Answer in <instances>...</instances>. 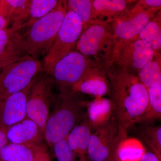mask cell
<instances>
[{
  "mask_svg": "<svg viewBox=\"0 0 161 161\" xmlns=\"http://www.w3.org/2000/svg\"><path fill=\"white\" fill-rule=\"evenodd\" d=\"M160 55L153 60L137 73L139 79L147 90L161 85Z\"/></svg>",
  "mask_w": 161,
  "mask_h": 161,
  "instance_id": "23",
  "label": "cell"
},
{
  "mask_svg": "<svg viewBox=\"0 0 161 161\" xmlns=\"http://www.w3.org/2000/svg\"><path fill=\"white\" fill-rule=\"evenodd\" d=\"M46 145L31 147L9 143L0 151L3 161H35L39 153L47 150Z\"/></svg>",
  "mask_w": 161,
  "mask_h": 161,
  "instance_id": "19",
  "label": "cell"
},
{
  "mask_svg": "<svg viewBox=\"0 0 161 161\" xmlns=\"http://www.w3.org/2000/svg\"><path fill=\"white\" fill-rule=\"evenodd\" d=\"M119 161L118 160V159L116 158V156L115 157L113 158H112V159L110 160V161Z\"/></svg>",
  "mask_w": 161,
  "mask_h": 161,
  "instance_id": "35",
  "label": "cell"
},
{
  "mask_svg": "<svg viewBox=\"0 0 161 161\" xmlns=\"http://www.w3.org/2000/svg\"><path fill=\"white\" fill-rule=\"evenodd\" d=\"M80 94L69 89H60L55 96L44 130V139L51 150L54 144L67 137L84 117L87 101Z\"/></svg>",
  "mask_w": 161,
  "mask_h": 161,
  "instance_id": "2",
  "label": "cell"
},
{
  "mask_svg": "<svg viewBox=\"0 0 161 161\" xmlns=\"http://www.w3.org/2000/svg\"><path fill=\"white\" fill-rule=\"evenodd\" d=\"M43 66L39 60L26 55L0 71V106L9 97L26 88Z\"/></svg>",
  "mask_w": 161,
  "mask_h": 161,
  "instance_id": "5",
  "label": "cell"
},
{
  "mask_svg": "<svg viewBox=\"0 0 161 161\" xmlns=\"http://www.w3.org/2000/svg\"><path fill=\"white\" fill-rule=\"evenodd\" d=\"M139 135L153 153L161 161V125L150 126L143 125L138 130Z\"/></svg>",
  "mask_w": 161,
  "mask_h": 161,
  "instance_id": "25",
  "label": "cell"
},
{
  "mask_svg": "<svg viewBox=\"0 0 161 161\" xmlns=\"http://www.w3.org/2000/svg\"><path fill=\"white\" fill-rule=\"evenodd\" d=\"M21 28L12 26L0 31V71L26 56L22 47Z\"/></svg>",
  "mask_w": 161,
  "mask_h": 161,
  "instance_id": "14",
  "label": "cell"
},
{
  "mask_svg": "<svg viewBox=\"0 0 161 161\" xmlns=\"http://www.w3.org/2000/svg\"><path fill=\"white\" fill-rule=\"evenodd\" d=\"M136 5L146 11L156 14L160 11L161 0H141L136 3Z\"/></svg>",
  "mask_w": 161,
  "mask_h": 161,
  "instance_id": "30",
  "label": "cell"
},
{
  "mask_svg": "<svg viewBox=\"0 0 161 161\" xmlns=\"http://www.w3.org/2000/svg\"><path fill=\"white\" fill-rule=\"evenodd\" d=\"M55 84L50 75L41 73L37 75L30 90L26 101V115L36 123L44 134V127L54 102Z\"/></svg>",
  "mask_w": 161,
  "mask_h": 161,
  "instance_id": "9",
  "label": "cell"
},
{
  "mask_svg": "<svg viewBox=\"0 0 161 161\" xmlns=\"http://www.w3.org/2000/svg\"><path fill=\"white\" fill-rule=\"evenodd\" d=\"M104 72L109 81L113 116L127 132L147 109V90L132 70L117 66L105 68Z\"/></svg>",
  "mask_w": 161,
  "mask_h": 161,
  "instance_id": "1",
  "label": "cell"
},
{
  "mask_svg": "<svg viewBox=\"0 0 161 161\" xmlns=\"http://www.w3.org/2000/svg\"><path fill=\"white\" fill-rule=\"evenodd\" d=\"M115 47L112 28L107 23L94 24L84 29L76 47L78 52L106 68L113 64Z\"/></svg>",
  "mask_w": 161,
  "mask_h": 161,
  "instance_id": "4",
  "label": "cell"
},
{
  "mask_svg": "<svg viewBox=\"0 0 161 161\" xmlns=\"http://www.w3.org/2000/svg\"><path fill=\"white\" fill-rule=\"evenodd\" d=\"M155 14L135 5L130 11L111 23L115 40L114 58L123 47L138 39L140 33Z\"/></svg>",
  "mask_w": 161,
  "mask_h": 161,
  "instance_id": "10",
  "label": "cell"
},
{
  "mask_svg": "<svg viewBox=\"0 0 161 161\" xmlns=\"http://www.w3.org/2000/svg\"><path fill=\"white\" fill-rule=\"evenodd\" d=\"M66 4L67 10L74 12L80 18L83 30L94 24L104 23L95 18L92 0H68L66 1Z\"/></svg>",
  "mask_w": 161,
  "mask_h": 161,
  "instance_id": "21",
  "label": "cell"
},
{
  "mask_svg": "<svg viewBox=\"0 0 161 161\" xmlns=\"http://www.w3.org/2000/svg\"><path fill=\"white\" fill-rule=\"evenodd\" d=\"M59 3L58 0H30V19L22 25V28L31 26L38 19L49 14L58 6Z\"/></svg>",
  "mask_w": 161,
  "mask_h": 161,
  "instance_id": "26",
  "label": "cell"
},
{
  "mask_svg": "<svg viewBox=\"0 0 161 161\" xmlns=\"http://www.w3.org/2000/svg\"><path fill=\"white\" fill-rule=\"evenodd\" d=\"M6 136L10 143L31 147L45 145L44 134L40 127L27 117L8 128Z\"/></svg>",
  "mask_w": 161,
  "mask_h": 161,
  "instance_id": "13",
  "label": "cell"
},
{
  "mask_svg": "<svg viewBox=\"0 0 161 161\" xmlns=\"http://www.w3.org/2000/svg\"><path fill=\"white\" fill-rule=\"evenodd\" d=\"M154 55L153 50L148 44L137 39L126 44L117 52L112 65L115 64L129 69L137 74L153 60Z\"/></svg>",
  "mask_w": 161,
  "mask_h": 161,
  "instance_id": "11",
  "label": "cell"
},
{
  "mask_svg": "<svg viewBox=\"0 0 161 161\" xmlns=\"http://www.w3.org/2000/svg\"><path fill=\"white\" fill-rule=\"evenodd\" d=\"M36 77L24 89L12 95L0 106L1 126L7 130L27 117L26 101Z\"/></svg>",
  "mask_w": 161,
  "mask_h": 161,
  "instance_id": "12",
  "label": "cell"
},
{
  "mask_svg": "<svg viewBox=\"0 0 161 161\" xmlns=\"http://www.w3.org/2000/svg\"><path fill=\"white\" fill-rule=\"evenodd\" d=\"M92 130L86 116L71 131L68 142L74 157V161H89L88 146Z\"/></svg>",
  "mask_w": 161,
  "mask_h": 161,
  "instance_id": "15",
  "label": "cell"
},
{
  "mask_svg": "<svg viewBox=\"0 0 161 161\" xmlns=\"http://www.w3.org/2000/svg\"><path fill=\"white\" fill-rule=\"evenodd\" d=\"M135 1L92 0L93 11L97 19L110 23L130 11V6Z\"/></svg>",
  "mask_w": 161,
  "mask_h": 161,
  "instance_id": "16",
  "label": "cell"
},
{
  "mask_svg": "<svg viewBox=\"0 0 161 161\" xmlns=\"http://www.w3.org/2000/svg\"><path fill=\"white\" fill-rule=\"evenodd\" d=\"M113 115V106L109 98H95L86 104V116L92 132L108 121Z\"/></svg>",
  "mask_w": 161,
  "mask_h": 161,
  "instance_id": "18",
  "label": "cell"
},
{
  "mask_svg": "<svg viewBox=\"0 0 161 161\" xmlns=\"http://www.w3.org/2000/svg\"><path fill=\"white\" fill-rule=\"evenodd\" d=\"M149 103L147 109L136 123L148 125L161 118V85L147 90Z\"/></svg>",
  "mask_w": 161,
  "mask_h": 161,
  "instance_id": "22",
  "label": "cell"
},
{
  "mask_svg": "<svg viewBox=\"0 0 161 161\" xmlns=\"http://www.w3.org/2000/svg\"><path fill=\"white\" fill-rule=\"evenodd\" d=\"M141 161H161L156 155L151 152H146L143 155Z\"/></svg>",
  "mask_w": 161,
  "mask_h": 161,
  "instance_id": "32",
  "label": "cell"
},
{
  "mask_svg": "<svg viewBox=\"0 0 161 161\" xmlns=\"http://www.w3.org/2000/svg\"><path fill=\"white\" fill-rule=\"evenodd\" d=\"M26 0H0V14L10 23V18L19 6Z\"/></svg>",
  "mask_w": 161,
  "mask_h": 161,
  "instance_id": "29",
  "label": "cell"
},
{
  "mask_svg": "<svg viewBox=\"0 0 161 161\" xmlns=\"http://www.w3.org/2000/svg\"><path fill=\"white\" fill-rule=\"evenodd\" d=\"M84 26L75 12L67 10L53 43L43 59V71L50 75L57 62L74 51Z\"/></svg>",
  "mask_w": 161,
  "mask_h": 161,
  "instance_id": "6",
  "label": "cell"
},
{
  "mask_svg": "<svg viewBox=\"0 0 161 161\" xmlns=\"http://www.w3.org/2000/svg\"><path fill=\"white\" fill-rule=\"evenodd\" d=\"M9 143L6 136V130L0 126V151Z\"/></svg>",
  "mask_w": 161,
  "mask_h": 161,
  "instance_id": "31",
  "label": "cell"
},
{
  "mask_svg": "<svg viewBox=\"0 0 161 161\" xmlns=\"http://www.w3.org/2000/svg\"><path fill=\"white\" fill-rule=\"evenodd\" d=\"M67 12L66 1H59L58 6L38 19L22 35L24 53L35 59L46 55L57 36Z\"/></svg>",
  "mask_w": 161,
  "mask_h": 161,
  "instance_id": "3",
  "label": "cell"
},
{
  "mask_svg": "<svg viewBox=\"0 0 161 161\" xmlns=\"http://www.w3.org/2000/svg\"><path fill=\"white\" fill-rule=\"evenodd\" d=\"M70 90L92 95L95 98L103 97L104 95L110 94L109 81L105 74L104 67L95 70Z\"/></svg>",
  "mask_w": 161,
  "mask_h": 161,
  "instance_id": "17",
  "label": "cell"
},
{
  "mask_svg": "<svg viewBox=\"0 0 161 161\" xmlns=\"http://www.w3.org/2000/svg\"><path fill=\"white\" fill-rule=\"evenodd\" d=\"M0 161H2V160H0Z\"/></svg>",
  "mask_w": 161,
  "mask_h": 161,
  "instance_id": "36",
  "label": "cell"
},
{
  "mask_svg": "<svg viewBox=\"0 0 161 161\" xmlns=\"http://www.w3.org/2000/svg\"><path fill=\"white\" fill-rule=\"evenodd\" d=\"M127 135L112 115L104 125L92 132L88 146V161H109L115 157Z\"/></svg>",
  "mask_w": 161,
  "mask_h": 161,
  "instance_id": "8",
  "label": "cell"
},
{
  "mask_svg": "<svg viewBox=\"0 0 161 161\" xmlns=\"http://www.w3.org/2000/svg\"><path fill=\"white\" fill-rule=\"evenodd\" d=\"M30 5V0H26L22 5L16 9L10 18V23L11 22L12 23V26H20L22 28L24 22H27L29 20Z\"/></svg>",
  "mask_w": 161,
  "mask_h": 161,
  "instance_id": "28",
  "label": "cell"
},
{
  "mask_svg": "<svg viewBox=\"0 0 161 161\" xmlns=\"http://www.w3.org/2000/svg\"><path fill=\"white\" fill-rule=\"evenodd\" d=\"M67 137L57 142L52 148V150L53 151L58 161H74V155L68 142Z\"/></svg>",
  "mask_w": 161,
  "mask_h": 161,
  "instance_id": "27",
  "label": "cell"
},
{
  "mask_svg": "<svg viewBox=\"0 0 161 161\" xmlns=\"http://www.w3.org/2000/svg\"><path fill=\"white\" fill-rule=\"evenodd\" d=\"M103 67L75 50L58 61L49 75L60 89H71L92 72Z\"/></svg>",
  "mask_w": 161,
  "mask_h": 161,
  "instance_id": "7",
  "label": "cell"
},
{
  "mask_svg": "<svg viewBox=\"0 0 161 161\" xmlns=\"http://www.w3.org/2000/svg\"><path fill=\"white\" fill-rule=\"evenodd\" d=\"M159 13L147 23L138 37L148 44L155 54H160L161 49V13Z\"/></svg>",
  "mask_w": 161,
  "mask_h": 161,
  "instance_id": "20",
  "label": "cell"
},
{
  "mask_svg": "<svg viewBox=\"0 0 161 161\" xmlns=\"http://www.w3.org/2000/svg\"><path fill=\"white\" fill-rule=\"evenodd\" d=\"M9 23L8 20L0 14V31L7 28Z\"/></svg>",
  "mask_w": 161,
  "mask_h": 161,
  "instance_id": "34",
  "label": "cell"
},
{
  "mask_svg": "<svg viewBox=\"0 0 161 161\" xmlns=\"http://www.w3.org/2000/svg\"><path fill=\"white\" fill-rule=\"evenodd\" d=\"M146 152L145 147L139 141L127 137L119 147L116 158L119 161H141Z\"/></svg>",
  "mask_w": 161,
  "mask_h": 161,
  "instance_id": "24",
  "label": "cell"
},
{
  "mask_svg": "<svg viewBox=\"0 0 161 161\" xmlns=\"http://www.w3.org/2000/svg\"><path fill=\"white\" fill-rule=\"evenodd\" d=\"M35 161H52L47 152V149L39 153Z\"/></svg>",
  "mask_w": 161,
  "mask_h": 161,
  "instance_id": "33",
  "label": "cell"
}]
</instances>
